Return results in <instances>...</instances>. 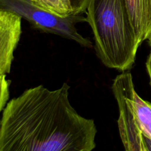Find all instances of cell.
Returning <instances> with one entry per match:
<instances>
[{
    "label": "cell",
    "mask_w": 151,
    "mask_h": 151,
    "mask_svg": "<svg viewBox=\"0 0 151 151\" xmlns=\"http://www.w3.org/2000/svg\"><path fill=\"white\" fill-rule=\"evenodd\" d=\"M97 57L107 67L122 72L134 63L140 46L125 0H90L86 11Z\"/></svg>",
    "instance_id": "7a4b0ae2"
},
{
    "label": "cell",
    "mask_w": 151,
    "mask_h": 151,
    "mask_svg": "<svg viewBox=\"0 0 151 151\" xmlns=\"http://www.w3.org/2000/svg\"><path fill=\"white\" fill-rule=\"evenodd\" d=\"M147 40V42H148V44H149V46L151 47V32H150L149 35H148Z\"/></svg>",
    "instance_id": "7c38bea8"
},
{
    "label": "cell",
    "mask_w": 151,
    "mask_h": 151,
    "mask_svg": "<svg viewBox=\"0 0 151 151\" xmlns=\"http://www.w3.org/2000/svg\"><path fill=\"white\" fill-rule=\"evenodd\" d=\"M137 40L140 44L151 32V0H125Z\"/></svg>",
    "instance_id": "8992f818"
},
{
    "label": "cell",
    "mask_w": 151,
    "mask_h": 151,
    "mask_svg": "<svg viewBox=\"0 0 151 151\" xmlns=\"http://www.w3.org/2000/svg\"><path fill=\"white\" fill-rule=\"evenodd\" d=\"M35 6L62 17L74 15L71 0H30Z\"/></svg>",
    "instance_id": "ba28073f"
},
{
    "label": "cell",
    "mask_w": 151,
    "mask_h": 151,
    "mask_svg": "<svg viewBox=\"0 0 151 151\" xmlns=\"http://www.w3.org/2000/svg\"><path fill=\"white\" fill-rule=\"evenodd\" d=\"M64 83L50 90H25L2 110L0 151H91L96 146L94 121L77 113Z\"/></svg>",
    "instance_id": "6da1fadb"
},
{
    "label": "cell",
    "mask_w": 151,
    "mask_h": 151,
    "mask_svg": "<svg viewBox=\"0 0 151 151\" xmlns=\"http://www.w3.org/2000/svg\"><path fill=\"white\" fill-rule=\"evenodd\" d=\"M131 100L136 122L144 134L151 137V103L142 99L134 87L131 91Z\"/></svg>",
    "instance_id": "52a82bcc"
},
{
    "label": "cell",
    "mask_w": 151,
    "mask_h": 151,
    "mask_svg": "<svg viewBox=\"0 0 151 151\" xmlns=\"http://www.w3.org/2000/svg\"><path fill=\"white\" fill-rule=\"evenodd\" d=\"M0 9L15 12L34 29L73 40L83 47H93L91 41L82 36L76 27L78 23L87 22L86 17L82 15L60 17L35 6L30 0H0Z\"/></svg>",
    "instance_id": "3957f363"
},
{
    "label": "cell",
    "mask_w": 151,
    "mask_h": 151,
    "mask_svg": "<svg viewBox=\"0 0 151 151\" xmlns=\"http://www.w3.org/2000/svg\"><path fill=\"white\" fill-rule=\"evenodd\" d=\"M134 87L131 73L123 71L113 80L111 90L119 109L118 129L122 142L126 151H146L147 136L138 125L133 112L131 91Z\"/></svg>",
    "instance_id": "277c9868"
},
{
    "label": "cell",
    "mask_w": 151,
    "mask_h": 151,
    "mask_svg": "<svg viewBox=\"0 0 151 151\" xmlns=\"http://www.w3.org/2000/svg\"><path fill=\"white\" fill-rule=\"evenodd\" d=\"M1 82V102L0 110L2 111L7 103L9 96V84L10 81L6 79V76H0Z\"/></svg>",
    "instance_id": "9c48e42d"
},
{
    "label": "cell",
    "mask_w": 151,
    "mask_h": 151,
    "mask_svg": "<svg viewBox=\"0 0 151 151\" xmlns=\"http://www.w3.org/2000/svg\"><path fill=\"white\" fill-rule=\"evenodd\" d=\"M146 70L150 78V84L151 86V52L149 54V55L147 57V58L146 62Z\"/></svg>",
    "instance_id": "8fae6325"
},
{
    "label": "cell",
    "mask_w": 151,
    "mask_h": 151,
    "mask_svg": "<svg viewBox=\"0 0 151 151\" xmlns=\"http://www.w3.org/2000/svg\"><path fill=\"white\" fill-rule=\"evenodd\" d=\"M90 0H71L74 15H82L86 13Z\"/></svg>",
    "instance_id": "30bf717a"
},
{
    "label": "cell",
    "mask_w": 151,
    "mask_h": 151,
    "mask_svg": "<svg viewBox=\"0 0 151 151\" xmlns=\"http://www.w3.org/2000/svg\"><path fill=\"white\" fill-rule=\"evenodd\" d=\"M22 19L13 11L0 9V76H6L11 71L22 32Z\"/></svg>",
    "instance_id": "5b68a950"
}]
</instances>
